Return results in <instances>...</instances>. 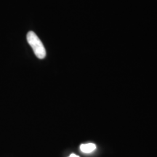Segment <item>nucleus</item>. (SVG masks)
Instances as JSON below:
<instances>
[{
	"mask_svg": "<svg viewBox=\"0 0 157 157\" xmlns=\"http://www.w3.org/2000/svg\"><path fill=\"white\" fill-rule=\"evenodd\" d=\"M96 149V146L94 143H87V144H82L80 146V150L85 154L93 152Z\"/></svg>",
	"mask_w": 157,
	"mask_h": 157,
	"instance_id": "f03ea898",
	"label": "nucleus"
},
{
	"mask_svg": "<svg viewBox=\"0 0 157 157\" xmlns=\"http://www.w3.org/2000/svg\"><path fill=\"white\" fill-rule=\"evenodd\" d=\"M27 42L31 47L35 56L39 59H44L46 56V50L42 41L34 31H29L27 34Z\"/></svg>",
	"mask_w": 157,
	"mask_h": 157,
	"instance_id": "f257e3e1",
	"label": "nucleus"
},
{
	"mask_svg": "<svg viewBox=\"0 0 157 157\" xmlns=\"http://www.w3.org/2000/svg\"><path fill=\"white\" fill-rule=\"evenodd\" d=\"M68 157H79L78 156H77V155H76V154H71Z\"/></svg>",
	"mask_w": 157,
	"mask_h": 157,
	"instance_id": "7ed1b4c3",
	"label": "nucleus"
}]
</instances>
